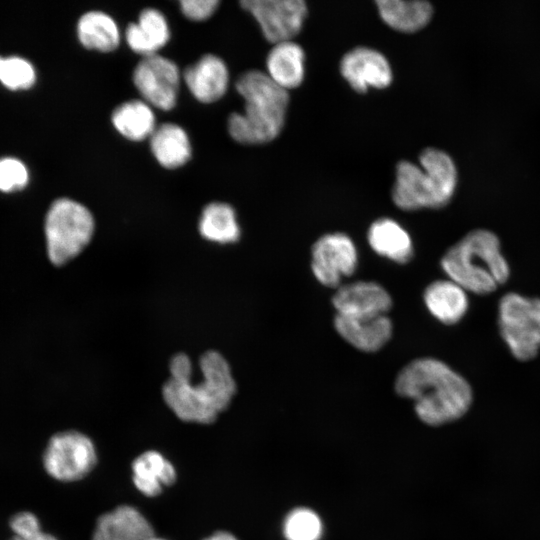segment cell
<instances>
[{
    "mask_svg": "<svg viewBox=\"0 0 540 540\" xmlns=\"http://www.w3.org/2000/svg\"><path fill=\"white\" fill-rule=\"evenodd\" d=\"M202 378L192 381V363L183 353L170 362L171 378L164 384L165 403L182 421L210 424L230 404L236 383L226 359L216 351H207L200 360Z\"/></svg>",
    "mask_w": 540,
    "mask_h": 540,
    "instance_id": "1",
    "label": "cell"
},
{
    "mask_svg": "<svg viewBox=\"0 0 540 540\" xmlns=\"http://www.w3.org/2000/svg\"><path fill=\"white\" fill-rule=\"evenodd\" d=\"M395 391L413 400L419 419L433 426L459 419L473 400L469 382L448 364L433 357L418 358L406 364L396 377Z\"/></svg>",
    "mask_w": 540,
    "mask_h": 540,
    "instance_id": "2",
    "label": "cell"
},
{
    "mask_svg": "<svg viewBox=\"0 0 540 540\" xmlns=\"http://www.w3.org/2000/svg\"><path fill=\"white\" fill-rule=\"evenodd\" d=\"M236 90L244 100L242 112L228 118L230 136L241 144H264L282 131L289 94L259 70H249L239 76Z\"/></svg>",
    "mask_w": 540,
    "mask_h": 540,
    "instance_id": "3",
    "label": "cell"
},
{
    "mask_svg": "<svg viewBox=\"0 0 540 540\" xmlns=\"http://www.w3.org/2000/svg\"><path fill=\"white\" fill-rule=\"evenodd\" d=\"M440 265L448 278L477 295L496 291L508 281L511 272L500 239L484 228L468 232L452 245Z\"/></svg>",
    "mask_w": 540,
    "mask_h": 540,
    "instance_id": "4",
    "label": "cell"
},
{
    "mask_svg": "<svg viewBox=\"0 0 540 540\" xmlns=\"http://www.w3.org/2000/svg\"><path fill=\"white\" fill-rule=\"evenodd\" d=\"M95 222L91 212L70 198L56 199L45 217V238L50 261L61 266L76 257L90 242Z\"/></svg>",
    "mask_w": 540,
    "mask_h": 540,
    "instance_id": "5",
    "label": "cell"
},
{
    "mask_svg": "<svg viewBox=\"0 0 540 540\" xmlns=\"http://www.w3.org/2000/svg\"><path fill=\"white\" fill-rule=\"evenodd\" d=\"M500 336L512 356L530 361L540 352V298L505 293L498 303Z\"/></svg>",
    "mask_w": 540,
    "mask_h": 540,
    "instance_id": "6",
    "label": "cell"
},
{
    "mask_svg": "<svg viewBox=\"0 0 540 540\" xmlns=\"http://www.w3.org/2000/svg\"><path fill=\"white\" fill-rule=\"evenodd\" d=\"M42 463L53 479L75 482L86 477L96 466V447L91 438L80 431H61L48 440Z\"/></svg>",
    "mask_w": 540,
    "mask_h": 540,
    "instance_id": "7",
    "label": "cell"
},
{
    "mask_svg": "<svg viewBox=\"0 0 540 540\" xmlns=\"http://www.w3.org/2000/svg\"><path fill=\"white\" fill-rule=\"evenodd\" d=\"M180 80L176 63L159 54L142 57L133 71V83L143 100L164 111L175 107Z\"/></svg>",
    "mask_w": 540,
    "mask_h": 540,
    "instance_id": "8",
    "label": "cell"
},
{
    "mask_svg": "<svg viewBox=\"0 0 540 540\" xmlns=\"http://www.w3.org/2000/svg\"><path fill=\"white\" fill-rule=\"evenodd\" d=\"M358 265V252L345 233H328L318 238L311 248V270L316 280L329 288H338Z\"/></svg>",
    "mask_w": 540,
    "mask_h": 540,
    "instance_id": "9",
    "label": "cell"
},
{
    "mask_svg": "<svg viewBox=\"0 0 540 540\" xmlns=\"http://www.w3.org/2000/svg\"><path fill=\"white\" fill-rule=\"evenodd\" d=\"M242 8L258 23L265 39L273 44L292 40L308 14L303 0H243Z\"/></svg>",
    "mask_w": 540,
    "mask_h": 540,
    "instance_id": "10",
    "label": "cell"
},
{
    "mask_svg": "<svg viewBox=\"0 0 540 540\" xmlns=\"http://www.w3.org/2000/svg\"><path fill=\"white\" fill-rule=\"evenodd\" d=\"M392 200L405 211L439 209L450 202L426 169L407 160L397 164Z\"/></svg>",
    "mask_w": 540,
    "mask_h": 540,
    "instance_id": "11",
    "label": "cell"
},
{
    "mask_svg": "<svg viewBox=\"0 0 540 540\" xmlns=\"http://www.w3.org/2000/svg\"><path fill=\"white\" fill-rule=\"evenodd\" d=\"M340 73L353 90L365 93L369 89L387 88L393 73L387 58L369 47H355L340 61Z\"/></svg>",
    "mask_w": 540,
    "mask_h": 540,
    "instance_id": "12",
    "label": "cell"
},
{
    "mask_svg": "<svg viewBox=\"0 0 540 540\" xmlns=\"http://www.w3.org/2000/svg\"><path fill=\"white\" fill-rule=\"evenodd\" d=\"M336 315L364 318L385 315L392 307L387 290L373 281L340 285L332 297Z\"/></svg>",
    "mask_w": 540,
    "mask_h": 540,
    "instance_id": "13",
    "label": "cell"
},
{
    "mask_svg": "<svg viewBox=\"0 0 540 540\" xmlns=\"http://www.w3.org/2000/svg\"><path fill=\"white\" fill-rule=\"evenodd\" d=\"M183 81L199 102L213 103L226 93L229 71L220 57L205 54L184 70Z\"/></svg>",
    "mask_w": 540,
    "mask_h": 540,
    "instance_id": "14",
    "label": "cell"
},
{
    "mask_svg": "<svg viewBox=\"0 0 540 540\" xmlns=\"http://www.w3.org/2000/svg\"><path fill=\"white\" fill-rule=\"evenodd\" d=\"M154 535L150 521L132 505H119L96 521L91 540H146Z\"/></svg>",
    "mask_w": 540,
    "mask_h": 540,
    "instance_id": "15",
    "label": "cell"
},
{
    "mask_svg": "<svg viewBox=\"0 0 540 540\" xmlns=\"http://www.w3.org/2000/svg\"><path fill=\"white\" fill-rule=\"evenodd\" d=\"M334 327L347 343L368 353L381 349L390 340L393 332V324L387 314L364 318L335 314Z\"/></svg>",
    "mask_w": 540,
    "mask_h": 540,
    "instance_id": "16",
    "label": "cell"
},
{
    "mask_svg": "<svg viewBox=\"0 0 540 540\" xmlns=\"http://www.w3.org/2000/svg\"><path fill=\"white\" fill-rule=\"evenodd\" d=\"M423 301L429 313L445 325L459 323L469 310L468 292L448 277L431 282Z\"/></svg>",
    "mask_w": 540,
    "mask_h": 540,
    "instance_id": "17",
    "label": "cell"
},
{
    "mask_svg": "<svg viewBox=\"0 0 540 540\" xmlns=\"http://www.w3.org/2000/svg\"><path fill=\"white\" fill-rule=\"evenodd\" d=\"M132 481L136 489L147 497H156L177 479L172 462L156 450H147L132 462Z\"/></svg>",
    "mask_w": 540,
    "mask_h": 540,
    "instance_id": "18",
    "label": "cell"
},
{
    "mask_svg": "<svg viewBox=\"0 0 540 540\" xmlns=\"http://www.w3.org/2000/svg\"><path fill=\"white\" fill-rule=\"evenodd\" d=\"M125 39L132 51L143 57L157 54L170 39V29L165 16L155 8H146L137 22L125 30Z\"/></svg>",
    "mask_w": 540,
    "mask_h": 540,
    "instance_id": "19",
    "label": "cell"
},
{
    "mask_svg": "<svg viewBox=\"0 0 540 540\" xmlns=\"http://www.w3.org/2000/svg\"><path fill=\"white\" fill-rule=\"evenodd\" d=\"M268 77L284 90L301 85L305 75V53L296 42L274 44L266 58Z\"/></svg>",
    "mask_w": 540,
    "mask_h": 540,
    "instance_id": "20",
    "label": "cell"
},
{
    "mask_svg": "<svg viewBox=\"0 0 540 540\" xmlns=\"http://www.w3.org/2000/svg\"><path fill=\"white\" fill-rule=\"evenodd\" d=\"M367 240L375 253L393 262L405 264L413 257L414 248L410 235L391 218L374 221L368 229Z\"/></svg>",
    "mask_w": 540,
    "mask_h": 540,
    "instance_id": "21",
    "label": "cell"
},
{
    "mask_svg": "<svg viewBox=\"0 0 540 540\" xmlns=\"http://www.w3.org/2000/svg\"><path fill=\"white\" fill-rule=\"evenodd\" d=\"M150 148L164 168L175 169L186 164L192 153L187 132L175 123H163L150 136Z\"/></svg>",
    "mask_w": 540,
    "mask_h": 540,
    "instance_id": "22",
    "label": "cell"
},
{
    "mask_svg": "<svg viewBox=\"0 0 540 540\" xmlns=\"http://www.w3.org/2000/svg\"><path fill=\"white\" fill-rule=\"evenodd\" d=\"M376 6L383 22L403 33L421 30L433 16L432 5L423 0H378Z\"/></svg>",
    "mask_w": 540,
    "mask_h": 540,
    "instance_id": "23",
    "label": "cell"
},
{
    "mask_svg": "<svg viewBox=\"0 0 540 540\" xmlns=\"http://www.w3.org/2000/svg\"><path fill=\"white\" fill-rule=\"evenodd\" d=\"M77 37L84 47L99 52L115 50L121 40L116 21L100 10L88 11L79 18Z\"/></svg>",
    "mask_w": 540,
    "mask_h": 540,
    "instance_id": "24",
    "label": "cell"
},
{
    "mask_svg": "<svg viewBox=\"0 0 540 540\" xmlns=\"http://www.w3.org/2000/svg\"><path fill=\"white\" fill-rule=\"evenodd\" d=\"M111 122L116 131L130 141L150 138L157 127L152 106L137 99L117 106L111 115Z\"/></svg>",
    "mask_w": 540,
    "mask_h": 540,
    "instance_id": "25",
    "label": "cell"
},
{
    "mask_svg": "<svg viewBox=\"0 0 540 540\" xmlns=\"http://www.w3.org/2000/svg\"><path fill=\"white\" fill-rule=\"evenodd\" d=\"M199 232L209 241L221 244L236 242L240 228L233 207L223 202L206 205L199 220Z\"/></svg>",
    "mask_w": 540,
    "mask_h": 540,
    "instance_id": "26",
    "label": "cell"
},
{
    "mask_svg": "<svg viewBox=\"0 0 540 540\" xmlns=\"http://www.w3.org/2000/svg\"><path fill=\"white\" fill-rule=\"evenodd\" d=\"M418 164L431 173L444 194L452 199L458 174L451 156L438 148L428 147L419 155Z\"/></svg>",
    "mask_w": 540,
    "mask_h": 540,
    "instance_id": "27",
    "label": "cell"
},
{
    "mask_svg": "<svg viewBox=\"0 0 540 540\" xmlns=\"http://www.w3.org/2000/svg\"><path fill=\"white\" fill-rule=\"evenodd\" d=\"M323 525L316 512L308 508L292 510L283 522L286 540H319Z\"/></svg>",
    "mask_w": 540,
    "mask_h": 540,
    "instance_id": "28",
    "label": "cell"
},
{
    "mask_svg": "<svg viewBox=\"0 0 540 540\" xmlns=\"http://www.w3.org/2000/svg\"><path fill=\"white\" fill-rule=\"evenodd\" d=\"M33 64L17 55L0 56V82L11 90L29 89L36 82Z\"/></svg>",
    "mask_w": 540,
    "mask_h": 540,
    "instance_id": "29",
    "label": "cell"
},
{
    "mask_svg": "<svg viewBox=\"0 0 540 540\" xmlns=\"http://www.w3.org/2000/svg\"><path fill=\"white\" fill-rule=\"evenodd\" d=\"M29 182V171L18 158H0V191L14 192L23 189Z\"/></svg>",
    "mask_w": 540,
    "mask_h": 540,
    "instance_id": "30",
    "label": "cell"
},
{
    "mask_svg": "<svg viewBox=\"0 0 540 540\" xmlns=\"http://www.w3.org/2000/svg\"><path fill=\"white\" fill-rule=\"evenodd\" d=\"M9 527L13 536L18 538L28 537L42 531L40 520L30 511L15 513L9 520Z\"/></svg>",
    "mask_w": 540,
    "mask_h": 540,
    "instance_id": "31",
    "label": "cell"
},
{
    "mask_svg": "<svg viewBox=\"0 0 540 540\" xmlns=\"http://www.w3.org/2000/svg\"><path fill=\"white\" fill-rule=\"evenodd\" d=\"M180 9L185 17L193 21H203L216 11L218 0H182Z\"/></svg>",
    "mask_w": 540,
    "mask_h": 540,
    "instance_id": "32",
    "label": "cell"
},
{
    "mask_svg": "<svg viewBox=\"0 0 540 540\" xmlns=\"http://www.w3.org/2000/svg\"><path fill=\"white\" fill-rule=\"evenodd\" d=\"M9 540H58L54 535L40 531L28 537L18 538L12 536Z\"/></svg>",
    "mask_w": 540,
    "mask_h": 540,
    "instance_id": "33",
    "label": "cell"
},
{
    "mask_svg": "<svg viewBox=\"0 0 540 540\" xmlns=\"http://www.w3.org/2000/svg\"><path fill=\"white\" fill-rule=\"evenodd\" d=\"M203 540H238L235 535L228 531L218 530L211 535L205 537Z\"/></svg>",
    "mask_w": 540,
    "mask_h": 540,
    "instance_id": "34",
    "label": "cell"
},
{
    "mask_svg": "<svg viewBox=\"0 0 540 540\" xmlns=\"http://www.w3.org/2000/svg\"><path fill=\"white\" fill-rule=\"evenodd\" d=\"M146 540H166L164 538H161V537H158L156 536L155 534L152 535L151 537L147 538Z\"/></svg>",
    "mask_w": 540,
    "mask_h": 540,
    "instance_id": "35",
    "label": "cell"
}]
</instances>
